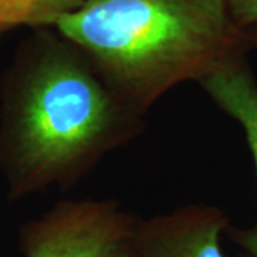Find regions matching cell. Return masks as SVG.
Returning a JSON list of instances; mask_svg holds the SVG:
<instances>
[{"instance_id": "obj_1", "label": "cell", "mask_w": 257, "mask_h": 257, "mask_svg": "<svg viewBox=\"0 0 257 257\" xmlns=\"http://www.w3.org/2000/svg\"><path fill=\"white\" fill-rule=\"evenodd\" d=\"M43 37L13 77L2 155L15 193L70 187L146 127L87 56L60 36Z\"/></svg>"}, {"instance_id": "obj_2", "label": "cell", "mask_w": 257, "mask_h": 257, "mask_svg": "<svg viewBox=\"0 0 257 257\" xmlns=\"http://www.w3.org/2000/svg\"><path fill=\"white\" fill-rule=\"evenodd\" d=\"M142 114L251 47L224 0H84L52 25Z\"/></svg>"}, {"instance_id": "obj_3", "label": "cell", "mask_w": 257, "mask_h": 257, "mask_svg": "<svg viewBox=\"0 0 257 257\" xmlns=\"http://www.w3.org/2000/svg\"><path fill=\"white\" fill-rule=\"evenodd\" d=\"M138 216L114 200H64L22 230L25 257H106L128 239Z\"/></svg>"}, {"instance_id": "obj_4", "label": "cell", "mask_w": 257, "mask_h": 257, "mask_svg": "<svg viewBox=\"0 0 257 257\" xmlns=\"http://www.w3.org/2000/svg\"><path fill=\"white\" fill-rule=\"evenodd\" d=\"M229 217L211 204H187L149 219L139 217L127 239L130 257H226L221 234Z\"/></svg>"}, {"instance_id": "obj_5", "label": "cell", "mask_w": 257, "mask_h": 257, "mask_svg": "<svg viewBox=\"0 0 257 257\" xmlns=\"http://www.w3.org/2000/svg\"><path fill=\"white\" fill-rule=\"evenodd\" d=\"M197 83L217 107L241 126L257 175V83L244 56L223 62ZM227 231L248 256L257 257V221L251 229L229 227Z\"/></svg>"}, {"instance_id": "obj_6", "label": "cell", "mask_w": 257, "mask_h": 257, "mask_svg": "<svg viewBox=\"0 0 257 257\" xmlns=\"http://www.w3.org/2000/svg\"><path fill=\"white\" fill-rule=\"evenodd\" d=\"M84 0H0V29L15 25H53Z\"/></svg>"}, {"instance_id": "obj_7", "label": "cell", "mask_w": 257, "mask_h": 257, "mask_svg": "<svg viewBox=\"0 0 257 257\" xmlns=\"http://www.w3.org/2000/svg\"><path fill=\"white\" fill-rule=\"evenodd\" d=\"M233 22L241 30L257 25V0H224Z\"/></svg>"}, {"instance_id": "obj_8", "label": "cell", "mask_w": 257, "mask_h": 257, "mask_svg": "<svg viewBox=\"0 0 257 257\" xmlns=\"http://www.w3.org/2000/svg\"><path fill=\"white\" fill-rule=\"evenodd\" d=\"M106 257H130V251H128L127 247V240L124 243H121L120 246H117L113 251H110Z\"/></svg>"}, {"instance_id": "obj_9", "label": "cell", "mask_w": 257, "mask_h": 257, "mask_svg": "<svg viewBox=\"0 0 257 257\" xmlns=\"http://www.w3.org/2000/svg\"><path fill=\"white\" fill-rule=\"evenodd\" d=\"M246 32H247V36L248 39H250L251 47L257 46V25L251 26V28H248Z\"/></svg>"}]
</instances>
